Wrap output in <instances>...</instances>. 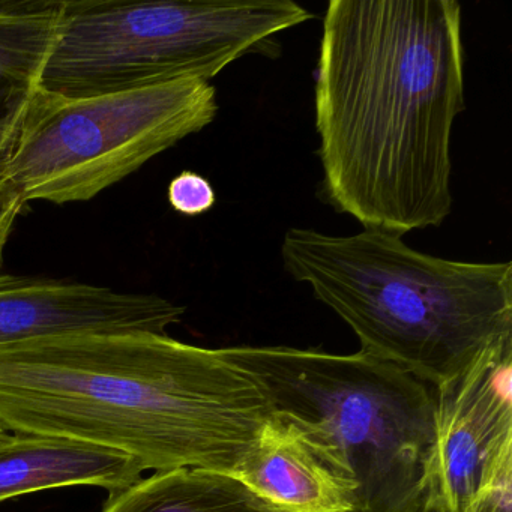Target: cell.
Segmentation results:
<instances>
[{
    "mask_svg": "<svg viewBox=\"0 0 512 512\" xmlns=\"http://www.w3.org/2000/svg\"><path fill=\"white\" fill-rule=\"evenodd\" d=\"M464 109L458 2H329L314 113L322 194L335 211L400 236L442 226Z\"/></svg>",
    "mask_w": 512,
    "mask_h": 512,
    "instance_id": "cell-1",
    "label": "cell"
},
{
    "mask_svg": "<svg viewBox=\"0 0 512 512\" xmlns=\"http://www.w3.org/2000/svg\"><path fill=\"white\" fill-rule=\"evenodd\" d=\"M272 418L221 349L154 332L68 334L0 346V425L122 452L145 470L232 475Z\"/></svg>",
    "mask_w": 512,
    "mask_h": 512,
    "instance_id": "cell-2",
    "label": "cell"
},
{
    "mask_svg": "<svg viewBox=\"0 0 512 512\" xmlns=\"http://www.w3.org/2000/svg\"><path fill=\"white\" fill-rule=\"evenodd\" d=\"M281 259L349 325L361 352L433 388L512 337L511 262L440 259L371 229L352 236L290 229Z\"/></svg>",
    "mask_w": 512,
    "mask_h": 512,
    "instance_id": "cell-3",
    "label": "cell"
},
{
    "mask_svg": "<svg viewBox=\"0 0 512 512\" xmlns=\"http://www.w3.org/2000/svg\"><path fill=\"white\" fill-rule=\"evenodd\" d=\"M274 415L328 446L358 485V512H415L427 499L436 397L428 383L367 353L235 346Z\"/></svg>",
    "mask_w": 512,
    "mask_h": 512,
    "instance_id": "cell-4",
    "label": "cell"
},
{
    "mask_svg": "<svg viewBox=\"0 0 512 512\" xmlns=\"http://www.w3.org/2000/svg\"><path fill=\"white\" fill-rule=\"evenodd\" d=\"M313 19L292 0H64L38 88L83 98L181 79L211 82Z\"/></svg>",
    "mask_w": 512,
    "mask_h": 512,
    "instance_id": "cell-5",
    "label": "cell"
},
{
    "mask_svg": "<svg viewBox=\"0 0 512 512\" xmlns=\"http://www.w3.org/2000/svg\"><path fill=\"white\" fill-rule=\"evenodd\" d=\"M217 113V89L200 79L83 98L38 88L0 158V214L17 220L37 200L89 202Z\"/></svg>",
    "mask_w": 512,
    "mask_h": 512,
    "instance_id": "cell-6",
    "label": "cell"
},
{
    "mask_svg": "<svg viewBox=\"0 0 512 512\" xmlns=\"http://www.w3.org/2000/svg\"><path fill=\"white\" fill-rule=\"evenodd\" d=\"M428 497L445 512H475L512 485V337L434 388Z\"/></svg>",
    "mask_w": 512,
    "mask_h": 512,
    "instance_id": "cell-7",
    "label": "cell"
},
{
    "mask_svg": "<svg viewBox=\"0 0 512 512\" xmlns=\"http://www.w3.org/2000/svg\"><path fill=\"white\" fill-rule=\"evenodd\" d=\"M184 314V307L154 293L0 274V346L68 334H167Z\"/></svg>",
    "mask_w": 512,
    "mask_h": 512,
    "instance_id": "cell-8",
    "label": "cell"
},
{
    "mask_svg": "<svg viewBox=\"0 0 512 512\" xmlns=\"http://www.w3.org/2000/svg\"><path fill=\"white\" fill-rule=\"evenodd\" d=\"M232 476L280 512H358V485L343 461L274 413Z\"/></svg>",
    "mask_w": 512,
    "mask_h": 512,
    "instance_id": "cell-9",
    "label": "cell"
},
{
    "mask_svg": "<svg viewBox=\"0 0 512 512\" xmlns=\"http://www.w3.org/2000/svg\"><path fill=\"white\" fill-rule=\"evenodd\" d=\"M139 460L94 443L0 431V502L55 488L125 490L143 478Z\"/></svg>",
    "mask_w": 512,
    "mask_h": 512,
    "instance_id": "cell-10",
    "label": "cell"
},
{
    "mask_svg": "<svg viewBox=\"0 0 512 512\" xmlns=\"http://www.w3.org/2000/svg\"><path fill=\"white\" fill-rule=\"evenodd\" d=\"M62 7L64 0L0 2V158L40 85Z\"/></svg>",
    "mask_w": 512,
    "mask_h": 512,
    "instance_id": "cell-11",
    "label": "cell"
},
{
    "mask_svg": "<svg viewBox=\"0 0 512 512\" xmlns=\"http://www.w3.org/2000/svg\"><path fill=\"white\" fill-rule=\"evenodd\" d=\"M103 512H280L229 473L205 469L155 472L109 493Z\"/></svg>",
    "mask_w": 512,
    "mask_h": 512,
    "instance_id": "cell-12",
    "label": "cell"
},
{
    "mask_svg": "<svg viewBox=\"0 0 512 512\" xmlns=\"http://www.w3.org/2000/svg\"><path fill=\"white\" fill-rule=\"evenodd\" d=\"M167 199L179 214L199 217L214 208L217 194L205 176L185 170L170 181Z\"/></svg>",
    "mask_w": 512,
    "mask_h": 512,
    "instance_id": "cell-13",
    "label": "cell"
},
{
    "mask_svg": "<svg viewBox=\"0 0 512 512\" xmlns=\"http://www.w3.org/2000/svg\"><path fill=\"white\" fill-rule=\"evenodd\" d=\"M475 512H512V485L488 497Z\"/></svg>",
    "mask_w": 512,
    "mask_h": 512,
    "instance_id": "cell-14",
    "label": "cell"
},
{
    "mask_svg": "<svg viewBox=\"0 0 512 512\" xmlns=\"http://www.w3.org/2000/svg\"><path fill=\"white\" fill-rule=\"evenodd\" d=\"M14 223H16L14 218L0 214V265L4 262L5 247H7L8 238L13 232Z\"/></svg>",
    "mask_w": 512,
    "mask_h": 512,
    "instance_id": "cell-15",
    "label": "cell"
},
{
    "mask_svg": "<svg viewBox=\"0 0 512 512\" xmlns=\"http://www.w3.org/2000/svg\"><path fill=\"white\" fill-rule=\"evenodd\" d=\"M415 512H445L443 506L440 505L437 500H434L433 497H428L425 499V502L416 509Z\"/></svg>",
    "mask_w": 512,
    "mask_h": 512,
    "instance_id": "cell-16",
    "label": "cell"
},
{
    "mask_svg": "<svg viewBox=\"0 0 512 512\" xmlns=\"http://www.w3.org/2000/svg\"><path fill=\"white\" fill-rule=\"evenodd\" d=\"M0 431H5V428L0 425Z\"/></svg>",
    "mask_w": 512,
    "mask_h": 512,
    "instance_id": "cell-17",
    "label": "cell"
}]
</instances>
